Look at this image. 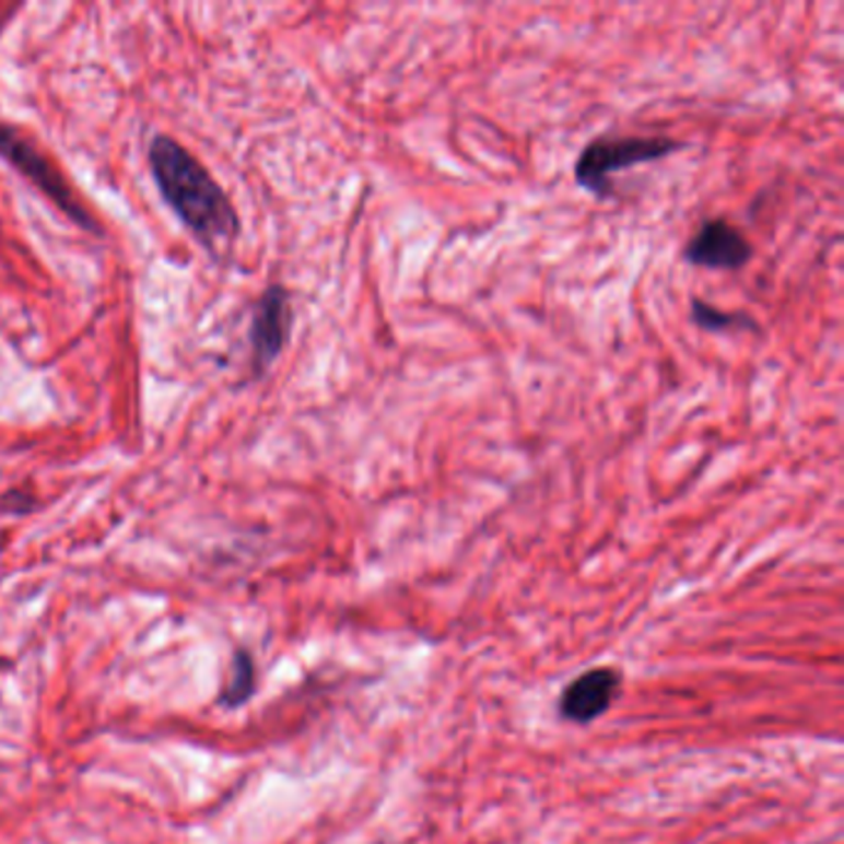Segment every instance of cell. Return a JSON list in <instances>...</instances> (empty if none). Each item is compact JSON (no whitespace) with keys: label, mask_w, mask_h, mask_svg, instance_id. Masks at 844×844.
<instances>
[{"label":"cell","mask_w":844,"mask_h":844,"mask_svg":"<svg viewBox=\"0 0 844 844\" xmlns=\"http://www.w3.org/2000/svg\"><path fill=\"white\" fill-rule=\"evenodd\" d=\"M691 320L696 323L701 330H708V332L746 330V327H753V330H755V323L750 320V315H746V313H726V309H718L714 305L703 303V300H693V303H691Z\"/></svg>","instance_id":"obj_8"},{"label":"cell","mask_w":844,"mask_h":844,"mask_svg":"<svg viewBox=\"0 0 844 844\" xmlns=\"http://www.w3.org/2000/svg\"><path fill=\"white\" fill-rule=\"evenodd\" d=\"M149 166L164 201L206 246H221L238 236L236 209L189 149L159 134L149 146Z\"/></svg>","instance_id":"obj_1"},{"label":"cell","mask_w":844,"mask_h":844,"mask_svg":"<svg viewBox=\"0 0 844 844\" xmlns=\"http://www.w3.org/2000/svg\"><path fill=\"white\" fill-rule=\"evenodd\" d=\"M293 313H290V295L283 285H273L262 293L250 325L253 357L260 370L278 360L288 342Z\"/></svg>","instance_id":"obj_5"},{"label":"cell","mask_w":844,"mask_h":844,"mask_svg":"<svg viewBox=\"0 0 844 844\" xmlns=\"http://www.w3.org/2000/svg\"><path fill=\"white\" fill-rule=\"evenodd\" d=\"M33 508H35V501L27 493L11 491V493L3 495V501H0V511H5V513L23 515V513H31Z\"/></svg>","instance_id":"obj_9"},{"label":"cell","mask_w":844,"mask_h":844,"mask_svg":"<svg viewBox=\"0 0 844 844\" xmlns=\"http://www.w3.org/2000/svg\"><path fill=\"white\" fill-rule=\"evenodd\" d=\"M0 159L11 164L17 174H23L33 186H37V189L48 196V199L58 206L62 213H68L74 223H80L82 228H87L92 233L99 231L95 226V221L90 219V213L82 209L78 199H74L72 189L68 186V181L62 179L58 168L37 152L21 131H15L8 125H0Z\"/></svg>","instance_id":"obj_3"},{"label":"cell","mask_w":844,"mask_h":844,"mask_svg":"<svg viewBox=\"0 0 844 844\" xmlns=\"http://www.w3.org/2000/svg\"><path fill=\"white\" fill-rule=\"evenodd\" d=\"M619 673L614 669H593L577 677L560 696V714L572 724H589L612 706L619 691Z\"/></svg>","instance_id":"obj_6"},{"label":"cell","mask_w":844,"mask_h":844,"mask_svg":"<svg viewBox=\"0 0 844 844\" xmlns=\"http://www.w3.org/2000/svg\"><path fill=\"white\" fill-rule=\"evenodd\" d=\"M683 149L679 139L671 137H597L577 156L575 179L583 189L593 191L599 199L614 196L612 174L622 168L659 162Z\"/></svg>","instance_id":"obj_2"},{"label":"cell","mask_w":844,"mask_h":844,"mask_svg":"<svg viewBox=\"0 0 844 844\" xmlns=\"http://www.w3.org/2000/svg\"><path fill=\"white\" fill-rule=\"evenodd\" d=\"M753 258V246L726 219L703 221L683 248V260L711 270H738Z\"/></svg>","instance_id":"obj_4"},{"label":"cell","mask_w":844,"mask_h":844,"mask_svg":"<svg viewBox=\"0 0 844 844\" xmlns=\"http://www.w3.org/2000/svg\"><path fill=\"white\" fill-rule=\"evenodd\" d=\"M253 689H256V666H253V656L246 649H238L231 661V679L219 699L221 703H226L228 708H236L250 699Z\"/></svg>","instance_id":"obj_7"}]
</instances>
